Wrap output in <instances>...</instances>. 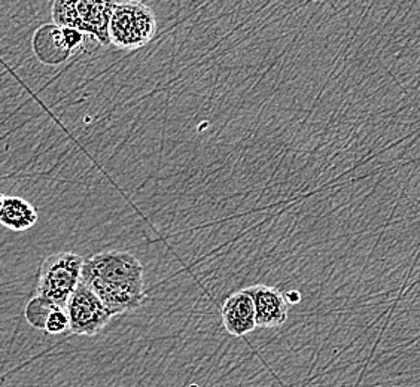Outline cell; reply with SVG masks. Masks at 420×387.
<instances>
[{"instance_id":"cell-9","label":"cell","mask_w":420,"mask_h":387,"mask_svg":"<svg viewBox=\"0 0 420 387\" xmlns=\"http://www.w3.org/2000/svg\"><path fill=\"white\" fill-rule=\"evenodd\" d=\"M39 220L38 210L30 201L21 197L2 195L0 203V222L11 231H27Z\"/></svg>"},{"instance_id":"cell-6","label":"cell","mask_w":420,"mask_h":387,"mask_svg":"<svg viewBox=\"0 0 420 387\" xmlns=\"http://www.w3.org/2000/svg\"><path fill=\"white\" fill-rule=\"evenodd\" d=\"M255 302L258 328H279L288 321L290 304L285 295L267 284H255L245 288Z\"/></svg>"},{"instance_id":"cell-5","label":"cell","mask_w":420,"mask_h":387,"mask_svg":"<svg viewBox=\"0 0 420 387\" xmlns=\"http://www.w3.org/2000/svg\"><path fill=\"white\" fill-rule=\"evenodd\" d=\"M71 319V332L75 335L94 336L112 321V314L100 298L86 283L78 286L66 306Z\"/></svg>"},{"instance_id":"cell-11","label":"cell","mask_w":420,"mask_h":387,"mask_svg":"<svg viewBox=\"0 0 420 387\" xmlns=\"http://www.w3.org/2000/svg\"><path fill=\"white\" fill-rule=\"evenodd\" d=\"M64 331H71V319L66 309L58 307L51 313V316H49L45 332L57 335V334H63Z\"/></svg>"},{"instance_id":"cell-13","label":"cell","mask_w":420,"mask_h":387,"mask_svg":"<svg viewBox=\"0 0 420 387\" xmlns=\"http://www.w3.org/2000/svg\"><path fill=\"white\" fill-rule=\"evenodd\" d=\"M285 298H287L288 304H298V302L301 301V294L298 291H290L287 295H285Z\"/></svg>"},{"instance_id":"cell-8","label":"cell","mask_w":420,"mask_h":387,"mask_svg":"<svg viewBox=\"0 0 420 387\" xmlns=\"http://www.w3.org/2000/svg\"><path fill=\"white\" fill-rule=\"evenodd\" d=\"M33 51L38 60L48 66H58L69 60L72 51L66 46L63 30L57 24H43L33 35Z\"/></svg>"},{"instance_id":"cell-2","label":"cell","mask_w":420,"mask_h":387,"mask_svg":"<svg viewBox=\"0 0 420 387\" xmlns=\"http://www.w3.org/2000/svg\"><path fill=\"white\" fill-rule=\"evenodd\" d=\"M83 259L73 252H57L43 259L36 284V295L53 301L66 309L73 292L82 282Z\"/></svg>"},{"instance_id":"cell-1","label":"cell","mask_w":420,"mask_h":387,"mask_svg":"<svg viewBox=\"0 0 420 387\" xmlns=\"http://www.w3.org/2000/svg\"><path fill=\"white\" fill-rule=\"evenodd\" d=\"M82 283L112 316L136 310L145 299L143 265L127 250H105L87 258Z\"/></svg>"},{"instance_id":"cell-3","label":"cell","mask_w":420,"mask_h":387,"mask_svg":"<svg viewBox=\"0 0 420 387\" xmlns=\"http://www.w3.org/2000/svg\"><path fill=\"white\" fill-rule=\"evenodd\" d=\"M116 2H66L57 0L53 4V21L60 29H76L100 42V45H112L109 27Z\"/></svg>"},{"instance_id":"cell-7","label":"cell","mask_w":420,"mask_h":387,"mask_svg":"<svg viewBox=\"0 0 420 387\" xmlns=\"http://www.w3.org/2000/svg\"><path fill=\"white\" fill-rule=\"evenodd\" d=\"M222 324L232 336H243L258 328L255 302L246 289L231 294L222 306Z\"/></svg>"},{"instance_id":"cell-4","label":"cell","mask_w":420,"mask_h":387,"mask_svg":"<svg viewBox=\"0 0 420 387\" xmlns=\"http://www.w3.org/2000/svg\"><path fill=\"white\" fill-rule=\"evenodd\" d=\"M157 31L155 14L142 2L116 4L112 14L109 36L120 49H138L153 41Z\"/></svg>"},{"instance_id":"cell-12","label":"cell","mask_w":420,"mask_h":387,"mask_svg":"<svg viewBox=\"0 0 420 387\" xmlns=\"http://www.w3.org/2000/svg\"><path fill=\"white\" fill-rule=\"evenodd\" d=\"M61 30H63V38H64L66 46L69 48L71 51L73 53L75 49H78L82 45L86 35H83L82 31H79L76 29H61Z\"/></svg>"},{"instance_id":"cell-10","label":"cell","mask_w":420,"mask_h":387,"mask_svg":"<svg viewBox=\"0 0 420 387\" xmlns=\"http://www.w3.org/2000/svg\"><path fill=\"white\" fill-rule=\"evenodd\" d=\"M56 309H58V306H56L53 301L41 295H35L27 302L24 309V317L31 328L45 331L48 319Z\"/></svg>"}]
</instances>
